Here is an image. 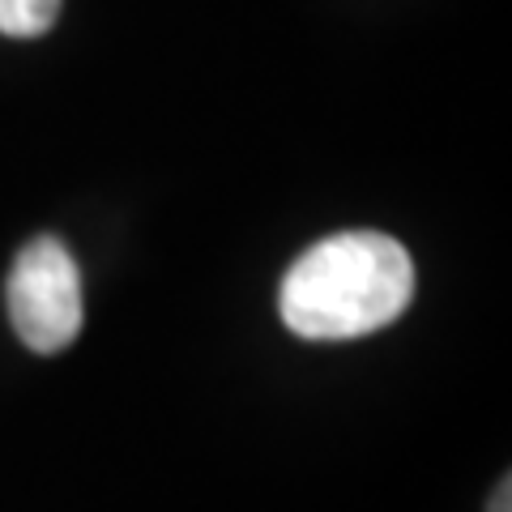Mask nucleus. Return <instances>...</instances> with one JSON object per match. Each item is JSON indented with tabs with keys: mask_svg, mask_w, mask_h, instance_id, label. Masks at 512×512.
<instances>
[{
	"mask_svg": "<svg viewBox=\"0 0 512 512\" xmlns=\"http://www.w3.org/2000/svg\"><path fill=\"white\" fill-rule=\"evenodd\" d=\"M410 299V252L380 231H346L312 244L286 269L278 312L308 342H346L393 325Z\"/></svg>",
	"mask_w": 512,
	"mask_h": 512,
	"instance_id": "f257e3e1",
	"label": "nucleus"
},
{
	"mask_svg": "<svg viewBox=\"0 0 512 512\" xmlns=\"http://www.w3.org/2000/svg\"><path fill=\"white\" fill-rule=\"evenodd\" d=\"M508 500H512V491H508V483H500V491H495V500H491V512H508Z\"/></svg>",
	"mask_w": 512,
	"mask_h": 512,
	"instance_id": "20e7f679",
	"label": "nucleus"
},
{
	"mask_svg": "<svg viewBox=\"0 0 512 512\" xmlns=\"http://www.w3.org/2000/svg\"><path fill=\"white\" fill-rule=\"evenodd\" d=\"M9 325L35 350L56 355L82 333V269L52 235H39L9 269Z\"/></svg>",
	"mask_w": 512,
	"mask_h": 512,
	"instance_id": "f03ea898",
	"label": "nucleus"
},
{
	"mask_svg": "<svg viewBox=\"0 0 512 512\" xmlns=\"http://www.w3.org/2000/svg\"><path fill=\"white\" fill-rule=\"evenodd\" d=\"M60 0H0V35L39 39L56 26Z\"/></svg>",
	"mask_w": 512,
	"mask_h": 512,
	"instance_id": "7ed1b4c3",
	"label": "nucleus"
}]
</instances>
